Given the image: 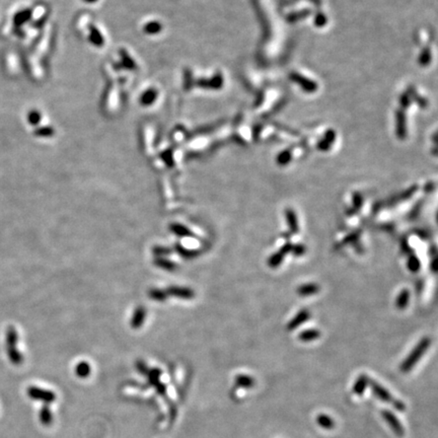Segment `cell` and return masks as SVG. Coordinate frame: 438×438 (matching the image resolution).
<instances>
[{
	"mask_svg": "<svg viewBox=\"0 0 438 438\" xmlns=\"http://www.w3.org/2000/svg\"><path fill=\"white\" fill-rule=\"evenodd\" d=\"M430 343L431 342H430L429 338H427V337L420 340V342L417 344V346L412 350V352L408 355V357L402 362V364H401L402 372H404V373L409 372L417 364V362L421 359V357L427 351Z\"/></svg>",
	"mask_w": 438,
	"mask_h": 438,
	"instance_id": "1",
	"label": "cell"
},
{
	"mask_svg": "<svg viewBox=\"0 0 438 438\" xmlns=\"http://www.w3.org/2000/svg\"><path fill=\"white\" fill-rule=\"evenodd\" d=\"M369 387H370V389H371V391H372V393H373V395L378 399V400H381L382 402H385V403H391L392 405H393V407L396 409V410H398V411H400V412H403V411H405L406 410V405L404 404V402H402L401 400H398V399H395L394 397H393V395L385 388V387H383L382 385H379L376 381H371V379H369V385H368Z\"/></svg>",
	"mask_w": 438,
	"mask_h": 438,
	"instance_id": "2",
	"label": "cell"
},
{
	"mask_svg": "<svg viewBox=\"0 0 438 438\" xmlns=\"http://www.w3.org/2000/svg\"><path fill=\"white\" fill-rule=\"evenodd\" d=\"M18 334L14 327H9L6 332V351L8 358L14 365H19L22 362V355L17 350Z\"/></svg>",
	"mask_w": 438,
	"mask_h": 438,
	"instance_id": "3",
	"label": "cell"
},
{
	"mask_svg": "<svg viewBox=\"0 0 438 438\" xmlns=\"http://www.w3.org/2000/svg\"><path fill=\"white\" fill-rule=\"evenodd\" d=\"M26 393L32 400L43 402L45 405H50L56 400V395L53 392L38 387H28Z\"/></svg>",
	"mask_w": 438,
	"mask_h": 438,
	"instance_id": "4",
	"label": "cell"
},
{
	"mask_svg": "<svg viewBox=\"0 0 438 438\" xmlns=\"http://www.w3.org/2000/svg\"><path fill=\"white\" fill-rule=\"evenodd\" d=\"M382 416L385 419V421L388 423V425L392 428L393 432L399 436L402 437L405 435V428L402 425L401 421L399 420V418L391 411L389 410H384L382 411Z\"/></svg>",
	"mask_w": 438,
	"mask_h": 438,
	"instance_id": "5",
	"label": "cell"
},
{
	"mask_svg": "<svg viewBox=\"0 0 438 438\" xmlns=\"http://www.w3.org/2000/svg\"><path fill=\"white\" fill-rule=\"evenodd\" d=\"M160 374H161L160 370H159L158 368H154V369H150V370L148 371L147 376H148L149 383H150L153 387H155V388H156V392H157L159 395L164 396V395H165V393H166V388H165V386H164L163 384H161V383H160V381H159V378H160Z\"/></svg>",
	"mask_w": 438,
	"mask_h": 438,
	"instance_id": "6",
	"label": "cell"
},
{
	"mask_svg": "<svg viewBox=\"0 0 438 438\" xmlns=\"http://www.w3.org/2000/svg\"><path fill=\"white\" fill-rule=\"evenodd\" d=\"M369 385V378L366 374H361L357 377L353 385V393L357 396H362Z\"/></svg>",
	"mask_w": 438,
	"mask_h": 438,
	"instance_id": "7",
	"label": "cell"
},
{
	"mask_svg": "<svg viewBox=\"0 0 438 438\" xmlns=\"http://www.w3.org/2000/svg\"><path fill=\"white\" fill-rule=\"evenodd\" d=\"M235 384L238 388H242V389H252L255 387L256 382L255 378L250 376V375H246V374H239L236 376L235 378Z\"/></svg>",
	"mask_w": 438,
	"mask_h": 438,
	"instance_id": "8",
	"label": "cell"
},
{
	"mask_svg": "<svg viewBox=\"0 0 438 438\" xmlns=\"http://www.w3.org/2000/svg\"><path fill=\"white\" fill-rule=\"evenodd\" d=\"M39 419L42 425L44 426H51L53 423V414L49 407V405H44L39 414Z\"/></svg>",
	"mask_w": 438,
	"mask_h": 438,
	"instance_id": "9",
	"label": "cell"
},
{
	"mask_svg": "<svg viewBox=\"0 0 438 438\" xmlns=\"http://www.w3.org/2000/svg\"><path fill=\"white\" fill-rule=\"evenodd\" d=\"M167 293H169L172 296H177L180 298H185V299H190L194 297V292L191 290L190 288H185V287H177V286H171L167 289Z\"/></svg>",
	"mask_w": 438,
	"mask_h": 438,
	"instance_id": "10",
	"label": "cell"
},
{
	"mask_svg": "<svg viewBox=\"0 0 438 438\" xmlns=\"http://www.w3.org/2000/svg\"><path fill=\"white\" fill-rule=\"evenodd\" d=\"M309 317V312L307 311V310H305V309H303V310H300L293 318H292L291 320L289 322V324H288V326H287V328H288V330H295L296 328H298L301 324H303L307 318Z\"/></svg>",
	"mask_w": 438,
	"mask_h": 438,
	"instance_id": "11",
	"label": "cell"
},
{
	"mask_svg": "<svg viewBox=\"0 0 438 438\" xmlns=\"http://www.w3.org/2000/svg\"><path fill=\"white\" fill-rule=\"evenodd\" d=\"M146 310L143 306L137 307V309L135 310L132 320H131V327L134 329H138L142 326L144 319H145Z\"/></svg>",
	"mask_w": 438,
	"mask_h": 438,
	"instance_id": "12",
	"label": "cell"
},
{
	"mask_svg": "<svg viewBox=\"0 0 438 438\" xmlns=\"http://www.w3.org/2000/svg\"><path fill=\"white\" fill-rule=\"evenodd\" d=\"M316 424L326 430H331L335 427V421L333 418H331L329 415L326 414H319L316 416Z\"/></svg>",
	"mask_w": 438,
	"mask_h": 438,
	"instance_id": "13",
	"label": "cell"
},
{
	"mask_svg": "<svg viewBox=\"0 0 438 438\" xmlns=\"http://www.w3.org/2000/svg\"><path fill=\"white\" fill-rule=\"evenodd\" d=\"M91 372H92V367L90 363H87L86 361H81L77 363L75 367V373L78 377L86 378L91 375Z\"/></svg>",
	"mask_w": 438,
	"mask_h": 438,
	"instance_id": "14",
	"label": "cell"
},
{
	"mask_svg": "<svg viewBox=\"0 0 438 438\" xmlns=\"http://www.w3.org/2000/svg\"><path fill=\"white\" fill-rule=\"evenodd\" d=\"M319 336H320L319 331L314 330V329H309V330L302 331L298 335V339L302 342H310V341H313V340L319 338Z\"/></svg>",
	"mask_w": 438,
	"mask_h": 438,
	"instance_id": "15",
	"label": "cell"
},
{
	"mask_svg": "<svg viewBox=\"0 0 438 438\" xmlns=\"http://www.w3.org/2000/svg\"><path fill=\"white\" fill-rule=\"evenodd\" d=\"M318 290H319V287L316 284L309 283V284H304V285L299 286L297 288V293L301 296H309V295L317 293Z\"/></svg>",
	"mask_w": 438,
	"mask_h": 438,
	"instance_id": "16",
	"label": "cell"
},
{
	"mask_svg": "<svg viewBox=\"0 0 438 438\" xmlns=\"http://www.w3.org/2000/svg\"><path fill=\"white\" fill-rule=\"evenodd\" d=\"M285 214H286V219H287V223H288L290 231L292 233H297L298 232V222H297L296 214L291 209H287Z\"/></svg>",
	"mask_w": 438,
	"mask_h": 438,
	"instance_id": "17",
	"label": "cell"
},
{
	"mask_svg": "<svg viewBox=\"0 0 438 438\" xmlns=\"http://www.w3.org/2000/svg\"><path fill=\"white\" fill-rule=\"evenodd\" d=\"M409 300H410V292L408 289H403L402 291L400 292L399 296L397 297L396 306L399 309H404L408 305Z\"/></svg>",
	"mask_w": 438,
	"mask_h": 438,
	"instance_id": "18",
	"label": "cell"
},
{
	"mask_svg": "<svg viewBox=\"0 0 438 438\" xmlns=\"http://www.w3.org/2000/svg\"><path fill=\"white\" fill-rule=\"evenodd\" d=\"M170 230L180 237H186V236L188 237L191 235V231L187 227H185L181 224H172L170 226Z\"/></svg>",
	"mask_w": 438,
	"mask_h": 438,
	"instance_id": "19",
	"label": "cell"
},
{
	"mask_svg": "<svg viewBox=\"0 0 438 438\" xmlns=\"http://www.w3.org/2000/svg\"><path fill=\"white\" fill-rule=\"evenodd\" d=\"M285 256L280 252V251H278L276 254H274L270 259H269V265L271 266V267H273V268H275V267H277V266H279L280 264H281V262L283 261V258H284Z\"/></svg>",
	"mask_w": 438,
	"mask_h": 438,
	"instance_id": "20",
	"label": "cell"
},
{
	"mask_svg": "<svg viewBox=\"0 0 438 438\" xmlns=\"http://www.w3.org/2000/svg\"><path fill=\"white\" fill-rule=\"evenodd\" d=\"M149 296L155 300L162 301L166 298V292L161 291L159 289H152L149 292Z\"/></svg>",
	"mask_w": 438,
	"mask_h": 438,
	"instance_id": "21",
	"label": "cell"
},
{
	"mask_svg": "<svg viewBox=\"0 0 438 438\" xmlns=\"http://www.w3.org/2000/svg\"><path fill=\"white\" fill-rule=\"evenodd\" d=\"M420 261L416 257H411L408 262V267L412 272H417L420 269Z\"/></svg>",
	"mask_w": 438,
	"mask_h": 438,
	"instance_id": "22",
	"label": "cell"
},
{
	"mask_svg": "<svg viewBox=\"0 0 438 438\" xmlns=\"http://www.w3.org/2000/svg\"><path fill=\"white\" fill-rule=\"evenodd\" d=\"M156 265L159 266V267H162L163 269H167V270H172L174 268V265L171 262L166 261L164 259L163 260H161V259L157 260L156 261Z\"/></svg>",
	"mask_w": 438,
	"mask_h": 438,
	"instance_id": "23",
	"label": "cell"
},
{
	"mask_svg": "<svg viewBox=\"0 0 438 438\" xmlns=\"http://www.w3.org/2000/svg\"><path fill=\"white\" fill-rule=\"evenodd\" d=\"M292 253L296 256H301L304 254L305 252V248L302 245H297V246H293L292 247Z\"/></svg>",
	"mask_w": 438,
	"mask_h": 438,
	"instance_id": "24",
	"label": "cell"
},
{
	"mask_svg": "<svg viewBox=\"0 0 438 438\" xmlns=\"http://www.w3.org/2000/svg\"><path fill=\"white\" fill-rule=\"evenodd\" d=\"M137 369L142 373V374H145L147 375V373H148V369H147V367H146L145 364L142 362V361H138L137 362Z\"/></svg>",
	"mask_w": 438,
	"mask_h": 438,
	"instance_id": "25",
	"label": "cell"
},
{
	"mask_svg": "<svg viewBox=\"0 0 438 438\" xmlns=\"http://www.w3.org/2000/svg\"><path fill=\"white\" fill-rule=\"evenodd\" d=\"M353 202H354L355 208H360L361 205H362V198H361V196L359 194H355Z\"/></svg>",
	"mask_w": 438,
	"mask_h": 438,
	"instance_id": "26",
	"label": "cell"
},
{
	"mask_svg": "<svg viewBox=\"0 0 438 438\" xmlns=\"http://www.w3.org/2000/svg\"><path fill=\"white\" fill-rule=\"evenodd\" d=\"M153 251L155 252V254H160V255H165V254H168V253H169V251H168L167 249L160 248V247H157V248L153 249Z\"/></svg>",
	"mask_w": 438,
	"mask_h": 438,
	"instance_id": "27",
	"label": "cell"
}]
</instances>
